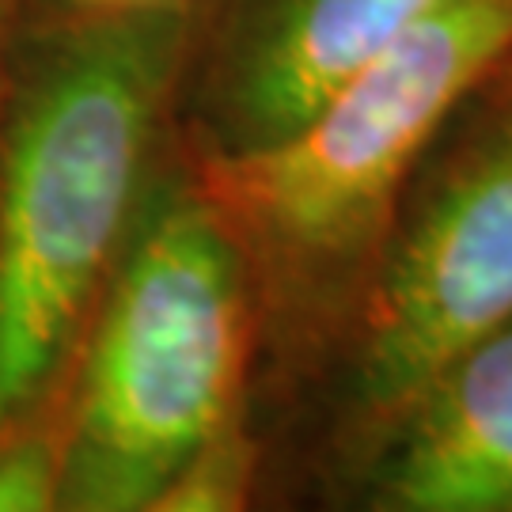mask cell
<instances>
[{"instance_id":"277c9868","label":"cell","mask_w":512,"mask_h":512,"mask_svg":"<svg viewBox=\"0 0 512 512\" xmlns=\"http://www.w3.org/2000/svg\"><path fill=\"white\" fill-rule=\"evenodd\" d=\"M512 319V114L425 202L372 293L357 403L399 418L463 349Z\"/></svg>"},{"instance_id":"ba28073f","label":"cell","mask_w":512,"mask_h":512,"mask_svg":"<svg viewBox=\"0 0 512 512\" xmlns=\"http://www.w3.org/2000/svg\"><path fill=\"white\" fill-rule=\"evenodd\" d=\"M61 505V429L38 421L0 440V512H46Z\"/></svg>"},{"instance_id":"3957f363","label":"cell","mask_w":512,"mask_h":512,"mask_svg":"<svg viewBox=\"0 0 512 512\" xmlns=\"http://www.w3.org/2000/svg\"><path fill=\"white\" fill-rule=\"evenodd\" d=\"M512 50V0H452L349 76L281 141L224 152L213 202L293 270H327L376 236L440 122Z\"/></svg>"},{"instance_id":"8992f818","label":"cell","mask_w":512,"mask_h":512,"mask_svg":"<svg viewBox=\"0 0 512 512\" xmlns=\"http://www.w3.org/2000/svg\"><path fill=\"white\" fill-rule=\"evenodd\" d=\"M452 0H270L224 80L228 152L262 148L304 126L391 42Z\"/></svg>"},{"instance_id":"7a4b0ae2","label":"cell","mask_w":512,"mask_h":512,"mask_svg":"<svg viewBox=\"0 0 512 512\" xmlns=\"http://www.w3.org/2000/svg\"><path fill=\"white\" fill-rule=\"evenodd\" d=\"M213 198L156 186L99 293L61 425V505L148 512L232 421L247 289Z\"/></svg>"},{"instance_id":"9c48e42d","label":"cell","mask_w":512,"mask_h":512,"mask_svg":"<svg viewBox=\"0 0 512 512\" xmlns=\"http://www.w3.org/2000/svg\"><path fill=\"white\" fill-rule=\"evenodd\" d=\"M12 88V61H8V0H0V114Z\"/></svg>"},{"instance_id":"5b68a950","label":"cell","mask_w":512,"mask_h":512,"mask_svg":"<svg viewBox=\"0 0 512 512\" xmlns=\"http://www.w3.org/2000/svg\"><path fill=\"white\" fill-rule=\"evenodd\" d=\"M391 425L384 509L512 512V319L440 368Z\"/></svg>"},{"instance_id":"30bf717a","label":"cell","mask_w":512,"mask_h":512,"mask_svg":"<svg viewBox=\"0 0 512 512\" xmlns=\"http://www.w3.org/2000/svg\"><path fill=\"white\" fill-rule=\"evenodd\" d=\"M84 12H126V8H145V4H164V0H69Z\"/></svg>"},{"instance_id":"6da1fadb","label":"cell","mask_w":512,"mask_h":512,"mask_svg":"<svg viewBox=\"0 0 512 512\" xmlns=\"http://www.w3.org/2000/svg\"><path fill=\"white\" fill-rule=\"evenodd\" d=\"M183 4L31 38L0 114V440L42 421L141 202Z\"/></svg>"},{"instance_id":"52a82bcc","label":"cell","mask_w":512,"mask_h":512,"mask_svg":"<svg viewBox=\"0 0 512 512\" xmlns=\"http://www.w3.org/2000/svg\"><path fill=\"white\" fill-rule=\"evenodd\" d=\"M255 471L251 440L228 421L220 433L205 440L175 475L167 478L152 509L160 512H224L239 509Z\"/></svg>"}]
</instances>
